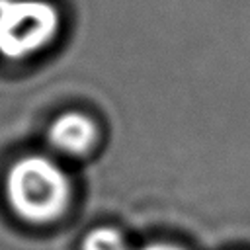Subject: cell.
<instances>
[{"label":"cell","mask_w":250,"mask_h":250,"mask_svg":"<svg viewBox=\"0 0 250 250\" xmlns=\"http://www.w3.org/2000/svg\"><path fill=\"white\" fill-rule=\"evenodd\" d=\"M4 195L12 213L23 223L51 225L68 211L72 182L57 158L25 154L10 164Z\"/></svg>","instance_id":"6da1fadb"},{"label":"cell","mask_w":250,"mask_h":250,"mask_svg":"<svg viewBox=\"0 0 250 250\" xmlns=\"http://www.w3.org/2000/svg\"><path fill=\"white\" fill-rule=\"evenodd\" d=\"M62 16L51 0H0V57L27 61L59 37Z\"/></svg>","instance_id":"7a4b0ae2"},{"label":"cell","mask_w":250,"mask_h":250,"mask_svg":"<svg viewBox=\"0 0 250 250\" xmlns=\"http://www.w3.org/2000/svg\"><path fill=\"white\" fill-rule=\"evenodd\" d=\"M100 139L98 123L82 111H64L57 115L47 129L49 146L62 156L80 158L94 150Z\"/></svg>","instance_id":"3957f363"},{"label":"cell","mask_w":250,"mask_h":250,"mask_svg":"<svg viewBox=\"0 0 250 250\" xmlns=\"http://www.w3.org/2000/svg\"><path fill=\"white\" fill-rule=\"evenodd\" d=\"M80 250H133L121 230L109 225L88 230L82 238Z\"/></svg>","instance_id":"277c9868"},{"label":"cell","mask_w":250,"mask_h":250,"mask_svg":"<svg viewBox=\"0 0 250 250\" xmlns=\"http://www.w3.org/2000/svg\"><path fill=\"white\" fill-rule=\"evenodd\" d=\"M135 250H186V248H182L174 242H148V244L135 248Z\"/></svg>","instance_id":"5b68a950"}]
</instances>
